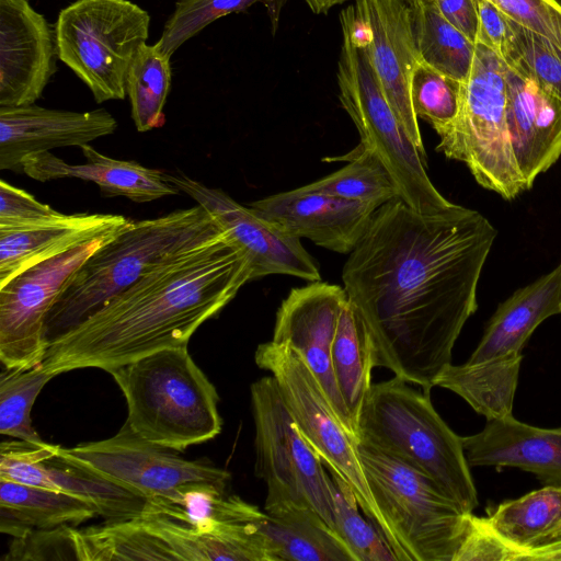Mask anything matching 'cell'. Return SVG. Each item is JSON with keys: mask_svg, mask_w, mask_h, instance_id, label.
<instances>
[{"mask_svg": "<svg viewBox=\"0 0 561 561\" xmlns=\"http://www.w3.org/2000/svg\"><path fill=\"white\" fill-rule=\"evenodd\" d=\"M56 377L42 364L3 368L0 376V433L33 444L45 443L32 425L31 411L44 386Z\"/></svg>", "mask_w": 561, "mask_h": 561, "instance_id": "obj_37", "label": "cell"}, {"mask_svg": "<svg viewBox=\"0 0 561 561\" xmlns=\"http://www.w3.org/2000/svg\"><path fill=\"white\" fill-rule=\"evenodd\" d=\"M58 445L33 444L22 439L0 445V479L58 491L50 481L45 461L57 454Z\"/></svg>", "mask_w": 561, "mask_h": 561, "instance_id": "obj_41", "label": "cell"}, {"mask_svg": "<svg viewBox=\"0 0 561 561\" xmlns=\"http://www.w3.org/2000/svg\"><path fill=\"white\" fill-rule=\"evenodd\" d=\"M421 61L460 82L468 78L476 43L451 25L435 0H411Z\"/></svg>", "mask_w": 561, "mask_h": 561, "instance_id": "obj_30", "label": "cell"}, {"mask_svg": "<svg viewBox=\"0 0 561 561\" xmlns=\"http://www.w3.org/2000/svg\"><path fill=\"white\" fill-rule=\"evenodd\" d=\"M344 159L348 160L345 167L305 185V188L378 207L399 197L394 181L371 150L359 145Z\"/></svg>", "mask_w": 561, "mask_h": 561, "instance_id": "obj_35", "label": "cell"}, {"mask_svg": "<svg viewBox=\"0 0 561 561\" xmlns=\"http://www.w3.org/2000/svg\"><path fill=\"white\" fill-rule=\"evenodd\" d=\"M346 299L343 287L321 280L293 288L277 310L272 341L289 346L304 358L339 419L356 438L331 362L332 344Z\"/></svg>", "mask_w": 561, "mask_h": 561, "instance_id": "obj_16", "label": "cell"}, {"mask_svg": "<svg viewBox=\"0 0 561 561\" xmlns=\"http://www.w3.org/2000/svg\"><path fill=\"white\" fill-rule=\"evenodd\" d=\"M80 148L85 163L70 164L46 151L26 157L22 170L39 182L68 178L90 181L99 185L105 197L124 196L137 203L151 202L181 192L169 180V173L144 167L136 161L111 158L90 145Z\"/></svg>", "mask_w": 561, "mask_h": 561, "instance_id": "obj_22", "label": "cell"}, {"mask_svg": "<svg viewBox=\"0 0 561 561\" xmlns=\"http://www.w3.org/2000/svg\"><path fill=\"white\" fill-rule=\"evenodd\" d=\"M55 30L28 0H0V106L34 104L56 71Z\"/></svg>", "mask_w": 561, "mask_h": 561, "instance_id": "obj_17", "label": "cell"}, {"mask_svg": "<svg viewBox=\"0 0 561 561\" xmlns=\"http://www.w3.org/2000/svg\"><path fill=\"white\" fill-rule=\"evenodd\" d=\"M507 124L525 191L561 156V98L505 65Z\"/></svg>", "mask_w": 561, "mask_h": 561, "instance_id": "obj_20", "label": "cell"}, {"mask_svg": "<svg viewBox=\"0 0 561 561\" xmlns=\"http://www.w3.org/2000/svg\"><path fill=\"white\" fill-rule=\"evenodd\" d=\"M64 216L33 195L0 181V229H20L48 224Z\"/></svg>", "mask_w": 561, "mask_h": 561, "instance_id": "obj_44", "label": "cell"}, {"mask_svg": "<svg viewBox=\"0 0 561 561\" xmlns=\"http://www.w3.org/2000/svg\"><path fill=\"white\" fill-rule=\"evenodd\" d=\"M252 279L251 263L225 232L145 274L71 331L49 343L44 368L56 376L95 367L108 371L187 343Z\"/></svg>", "mask_w": 561, "mask_h": 561, "instance_id": "obj_2", "label": "cell"}, {"mask_svg": "<svg viewBox=\"0 0 561 561\" xmlns=\"http://www.w3.org/2000/svg\"><path fill=\"white\" fill-rule=\"evenodd\" d=\"M513 22L543 38L561 58V3L558 0H491Z\"/></svg>", "mask_w": 561, "mask_h": 561, "instance_id": "obj_42", "label": "cell"}, {"mask_svg": "<svg viewBox=\"0 0 561 561\" xmlns=\"http://www.w3.org/2000/svg\"><path fill=\"white\" fill-rule=\"evenodd\" d=\"M107 373L126 399L125 423L141 438L182 451L221 432L219 396L187 346L161 350Z\"/></svg>", "mask_w": 561, "mask_h": 561, "instance_id": "obj_5", "label": "cell"}, {"mask_svg": "<svg viewBox=\"0 0 561 561\" xmlns=\"http://www.w3.org/2000/svg\"><path fill=\"white\" fill-rule=\"evenodd\" d=\"M523 358L478 365H448L434 386L461 397L486 420L512 414Z\"/></svg>", "mask_w": 561, "mask_h": 561, "instance_id": "obj_27", "label": "cell"}, {"mask_svg": "<svg viewBox=\"0 0 561 561\" xmlns=\"http://www.w3.org/2000/svg\"><path fill=\"white\" fill-rule=\"evenodd\" d=\"M510 41L503 62L561 98V58L543 38L508 19Z\"/></svg>", "mask_w": 561, "mask_h": 561, "instance_id": "obj_40", "label": "cell"}, {"mask_svg": "<svg viewBox=\"0 0 561 561\" xmlns=\"http://www.w3.org/2000/svg\"><path fill=\"white\" fill-rule=\"evenodd\" d=\"M314 14H327L333 7L347 0H304Z\"/></svg>", "mask_w": 561, "mask_h": 561, "instance_id": "obj_47", "label": "cell"}, {"mask_svg": "<svg viewBox=\"0 0 561 561\" xmlns=\"http://www.w3.org/2000/svg\"><path fill=\"white\" fill-rule=\"evenodd\" d=\"M254 360L275 378L284 403L304 438L330 472L351 488L360 511L389 543L388 528L371 496L358 457L357 440L339 419L304 358L289 346L270 341L257 346Z\"/></svg>", "mask_w": 561, "mask_h": 561, "instance_id": "obj_11", "label": "cell"}, {"mask_svg": "<svg viewBox=\"0 0 561 561\" xmlns=\"http://www.w3.org/2000/svg\"><path fill=\"white\" fill-rule=\"evenodd\" d=\"M170 58L157 44L138 48L126 77V93L138 131L161 127L163 108L171 85Z\"/></svg>", "mask_w": 561, "mask_h": 561, "instance_id": "obj_34", "label": "cell"}, {"mask_svg": "<svg viewBox=\"0 0 561 561\" xmlns=\"http://www.w3.org/2000/svg\"><path fill=\"white\" fill-rule=\"evenodd\" d=\"M443 16L477 43L479 20L476 0H435Z\"/></svg>", "mask_w": 561, "mask_h": 561, "instance_id": "obj_46", "label": "cell"}, {"mask_svg": "<svg viewBox=\"0 0 561 561\" xmlns=\"http://www.w3.org/2000/svg\"><path fill=\"white\" fill-rule=\"evenodd\" d=\"M357 451L398 561H454L470 513L399 458L363 442Z\"/></svg>", "mask_w": 561, "mask_h": 561, "instance_id": "obj_7", "label": "cell"}, {"mask_svg": "<svg viewBox=\"0 0 561 561\" xmlns=\"http://www.w3.org/2000/svg\"><path fill=\"white\" fill-rule=\"evenodd\" d=\"M79 561L172 560L175 554L139 518L75 528Z\"/></svg>", "mask_w": 561, "mask_h": 561, "instance_id": "obj_31", "label": "cell"}, {"mask_svg": "<svg viewBox=\"0 0 561 561\" xmlns=\"http://www.w3.org/2000/svg\"><path fill=\"white\" fill-rule=\"evenodd\" d=\"M225 234L201 205L129 221L76 271L46 319L51 343L71 331L145 274Z\"/></svg>", "mask_w": 561, "mask_h": 561, "instance_id": "obj_3", "label": "cell"}, {"mask_svg": "<svg viewBox=\"0 0 561 561\" xmlns=\"http://www.w3.org/2000/svg\"><path fill=\"white\" fill-rule=\"evenodd\" d=\"M333 483L335 531L352 551L356 561H398L379 528L359 513L351 488L331 473Z\"/></svg>", "mask_w": 561, "mask_h": 561, "instance_id": "obj_38", "label": "cell"}, {"mask_svg": "<svg viewBox=\"0 0 561 561\" xmlns=\"http://www.w3.org/2000/svg\"><path fill=\"white\" fill-rule=\"evenodd\" d=\"M288 0H178L174 11L164 24L160 50L171 57L181 45L197 35L214 21L234 12H241L255 3L267 11L272 33L275 34L280 12Z\"/></svg>", "mask_w": 561, "mask_h": 561, "instance_id": "obj_36", "label": "cell"}, {"mask_svg": "<svg viewBox=\"0 0 561 561\" xmlns=\"http://www.w3.org/2000/svg\"><path fill=\"white\" fill-rule=\"evenodd\" d=\"M117 232L41 262L0 287V360L4 368L43 363L48 348L46 319L54 302L76 271Z\"/></svg>", "mask_w": 561, "mask_h": 561, "instance_id": "obj_12", "label": "cell"}, {"mask_svg": "<svg viewBox=\"0 0 561 561\" xmlns=\"http://www.w3.org/2000/svg\"><path fill=\"white\" fill-rule=\"evenodd\" d=\"M561 313V262L499 305L466 362L478 365L523 358V347L547 318Z\"/></svg>", "mask_w": 561, "mask_h": 561, "instance_id": "obj_23", "label": "cell"}, {"mask_svg": "<svg viewBox=\"0 0 561 561\" xmlns=\"http://www.w3.org/2000/svg\"><path fill=\"white\" fill-rule=\"evenodd\" d=\"M506 108L505 64L492 49L476 43L458 115L437 133L436 150L463 162L482 187L514 199L525 186L512 149Z\"/></svg>", "mask_w": 561, "mask_h": 561, "instance_id": "obj_8", "label": "cell"}, {"mask_svg": "<svg viewBox=\"0 0 561 561\" xmlns=\"http://www.w3.org/2000/svg\"><path fill=\"white\" fill-rule=\"evenodd\" d=\"M114 116L104 108L72 112L34 104L0 106V170L23 172V160L61 147H81L113 134Z\"/></svg>", "mask_w": 561, "mask_h": 561, "instance_id": "obj_19", "label": "cell"}, {"mask_svg": "<svg viewBox=\"0 0 561 561\" xmlns=\"http://www.w3.org/2000/svg\"><path fill=\"white\" fill-rule=\"evenodd\" d=\"M250 399L255 427V476L267 488L264 510L290 504L308 506L335 531L331 476L299 432L275 378L271 375L253 382Z\"/></svg>", "mask_w": 561, "mask_h": 561, "instance_id": "obj_10", "label": "cell"}, {"mask_svg": "<svg viewBox=\"0 0 561 561\" xmlns=\"http://www.w3.org/2000/svg\"><path fill=\"white\" fill-rule=\"evenodd\" d=\"M45 465L48 477L58 491L84 500L107 520L138 518L146 507V497L65 458L59 449Z\"/></svg>", "mask_w": 561, "mask_h": 561, "instance_id": "obj_29", "label": "cell"}, {"mask_svg": "<svg viewBox=\"0 0 561 561\" xmlns=\"http://www.w3.org/2000/svg\"><path fill=\"white\" fill-rule=\"evenodd\" d=\"M113 214H72L36 227L0 229V287L23 271L124 228Z\"/></svg>", "mask_w": 561, "mask_h": 561, "instance_id": "obj_24", "label": "cell"}, {"mask_svg": "<svg viewBox=\"0 0 561 561\" xmlns=\"http://www.w3.org/2000/svg\"><path fill=\"white\" fill-rule=\"evenodd\" d=\"M141 524L167 543L178 560L262 561L257 548L231 531L202 533L169 518L142 513Z\"/></svg>", "mask_w": 561, "mask_h": 561, "instance_id": "obj_32", "label": "cell"}, {"mask_svg": "<svg viewBox=\"0 0 561 561\" xmlns=\"http://www.w3.org/2000/svg\"><path fill=\"white\" fill-rule=\"evenodd\" d=\"M462 82L420 61L412 75L410 94L417 118L438 133L457 117Z\"/></svg>", "mask_w": 561, "mask_h": 561, "instance_id": "obj_39", "label": "cell"}, {"mask_svg": "<svg viewBox=\"0 0 561 561\" xmlns=\"http://www.w3.org/2000/svg\"><path fill=\"white\" fill-rule=\"evenodd\" d=\"M496 236L483 215L456 204L422 214L397 197L377 208L342 272L375 367L431 392L478 308Z\"/></svg>", "mask_w": 561, "mask_h": 561, "instance_id": "obj_1", "label": "cell"}, {"mask_svg": "<svg viewBox=\"0 0 561 561\" xmlns=\"http://www.w3.org/2000/svg\"><path fill=\"white\" fill-rule=\"evenodd\" d=\"M393 377L373 383L357 421V442L390 454L432 480L466 513L478 493L458 436L434 409L430 393Z\"/></svg>", "mask_w": 561, "mask_h": 561, "instance_id": "obj_4", "label": "cell"}, {"mask_svg": "<svg viewBox=\"0 0 561 561\" xmlns=\"http://www.w3.org/2000/svg\"><path fill=\"white\" fill-rule=\"evenodd\" d=\"M169 180L204 207L220 228L241 248L251 263L252 279L272 274L321 280L311 255L300 239L257 215L220 188L206 186L185 174H169Z\"/></svg>", "mask_w": 561, "mask_h": 561, "instance_id": "obj_14", "label": "cell"}, {"mask_svg": "<svg viewBox=\"0 0 561 561\" xmlns=\"http://www.w3.org/2000/svg\"><path fill=\"white\" fill-rule=\"evenodd\" d=\"M331 362L339 392L357 438V421L373 385L371 371L375 364L366 330L348 299L340 314L331 350Z\"/></svg>", "mask_w": 561, "mask_h": 561, "instance_id": "obj_28", "label": "cell"}, {"mask_svg": "<svg viewBox=\"0 0 561 561\" xmlns=\"http://www.w3.org/2000/svg\"><path fill=\"white\" fill-rule=\"evenodd\" d=\"M355 14L366 30L367 49L385 96L410 140L425 149L410 83L421 61L411 0H355Z\"/></svg>", "mask_w": 561, "mask_h": 561, "instance_id": "obj_15", "label": "cell"}, {"mask_svg": "<svg viewBox=\"0 0 561 561\" xmlns=\"http://www.w3.org/2000/svg\"><path fill=\"white\" fill-rule=\"evenodd\" d=\"M461 440L470 467L518 468L545 485H561V426H531L511 414L486 420Z\"/></svg>", "mask_w": 561, "mask_h": 561, "instance_id": "obj_21", "label": "cell"}, {"mask_svg": "<svg viewBox=\"0 0 561 561\" xmlns=\"http://www.w3.org/2000/svg\"><path fill=\"white\" fill-rule=\"evenodd\" d=\"M251 522L270 561H356L341 537L308 506L280 505L264 512L255 506Z\"/></svg>", "mask_w": 561, "mask_h": 561, "instance_id": "obj_25", "label": "cell"}, {"mask_svg": "<svg viewBox=\"0 0 561 561\" xmlns=\"http://www.w3.org/2000/svg\"><path fill=\"white\" fill-rule=\"evenodd\" d=\"M59 454L146 499L164 494L188 482L228 485L230 473L203 460H186L171 449L135 434L125 423L114 436Z\"/></svg>", "mask_w": 561, "mask_h": 561, "instance_id": "obj_13", "label": "cell"}, {"mask_svg": "<svg viewBox=\"0 0 561 561\" xmlns=\"http://www.w3.org/2000/svg\"><path fill=\"white\" fill-rule=\"evenodd\" d=\"M227 485L213 482H188L147 499L142 513L156 514L187 525L202 533H216L219 525L231 520L232 495Z\"/></svg>", "mask_w": 561, "mask_h": 561, "instance_id": "obj_33", "label": "cell"}, {"mask_svg": "<svg viewBox=\"0 0 561 561\" xmlns=\"http://www.w3.org/2000/svg\"><path fill=\"white\" fill-rule=\"evenodd\" d=\"M149 25L148 12L129 0H78L58 14L57 56L98 103L123 100L128 69Z\"/></svg>", "mask_w": 561, "mask_h": 561, "instance_id": "obj_9", "label": "cell"}, {"mask_svg": "<svg viewBox=\"0 0 561 561\" xmlns=\"http://www.w3.org/2000/svg\"><path fill=\"white\" fill-rule=\"evenodd\" d=\"M249 207L290 234L337 253H351L378 206L305 186L252 202Z\"/></svg>", "mask_w": 561, "mask_h": 561, "instance_id": "obj_18", "label": "cell"}, {"mask_svg": "<svg viewBox=\"0 0 561 561\" xmlns=\"http://www.w3.org/2000/svg\"><path fill=\"white\" fill-rule=\"evenodd\" d=\"M342 45L337 60L339 99L358 130L360 146L371 150L394 181L399 197L422 214L448 209L430 180L423 158L389 105L367 49L366 30L353 4L340 13Z\"/></svg>", "mask_w": 561, "mask_h": 561, "instance_id": "obj_6", "label": "cell"}, {"mask_svg": "<svg viewBox=\"0 0 561 561\" xmlns=\"http://www.w3.org/2000/svg\"><path fill=\"white\" fill-rule=\"evenodd\" d=\"M5 559L13 560H79L75 528L69 525L50 529H34L14 538Z\"/></svg>", "mask_w": 561, "mask_h": 561, "instance_id": "obj_43", "label": "cell"}, {"mask_svg": "<svg viewBox=\"0 0 561 561\" xmlns=\"http://www.w3.org/2000/svg\"><path fill=\"white\" fill-rule=\"evenodd\" d=\"M98 515L93 505L64 491L0 479V530L13 538L34 529L78 525Z\"/></svg>", "mask_w": 561, "mask_h": 561, "instance_id": "obj_26", "label": "cell"}, {"mask_svg": "<svg viewBox=\"0 0 561 561\" xmlns=\"http://www.w3.org/2000/svg\"><path fill=\"white\" fill-rule=\"evenodd\" d=\"M479 30L477 43L492 49L501 59L510 41L508 18L491 0H476Z\"/></svg>", "mask_w": 561, "mask_h": 561, "instance_id": "obj_45", "label": "cell"}]
</instances>
